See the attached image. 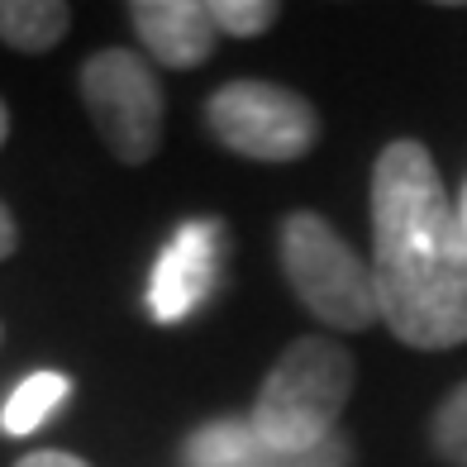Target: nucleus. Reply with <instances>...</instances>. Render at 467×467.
Masks as SVG:
<instances>
[{"instance_id":"5","label":"nucleus","mask_w":467,"mask_h":467,"mask_svg":"<svg viewBox=\"0 0 467 467\" xmlns=\"http://www.w3.org/2000/svg\"><path fill=\"white\" fill-rule=\"evenodd\" d=\"M81 100L119 162H148L162 148V87L139 53H96L81 67Z\"/></svg>"},{"instance_id":"12","label":"nucleus","mask_w":467,"mask_h":467,"mask_svg":"<svg viewBox=\"0 0 467 467\" xmlns=\"http://www.w3.org/2000/svg\"><path fill=\"white\" fill-rule=\"evenodd\" d=\"M210 15H215L220 34H234V38H258L272 29V19L282 10L272 0H210Z\"/></svg>"},{"instance_id":"1","label":"nucleus","mask_w":467,"mask_h":467,"mask_svg":"<svg viewBox=\"0 0 467 467\" xmlns=\"http://www.w3.org/2000/svg\"><path fill=\"white\" fill-rule=\"evenodd\" d=\"M377 315L410 348L467 344V263L430 148L396 139L372 167Z\"/></svg>"},{"instance_id":"9","label":"nucleus","mask_w":467,"mask_h":467,"mask_svg":"<svg viewBox=\"0 0 467 467\" xmlns=\"http://www.w3.org/2000/svg\"><path fill=\"white\" fill-rule=\"evenodd\" d=\"M72 25V10L57 0H0V38L19 53H48Z\"/></svg>"},{"instance_id":"8","label":"nucleus","mask_w":467,"mask_h":467,"mask_svg":"<svg viewBox=\"0 0 467 467\" xmlns=\"http://www.w3.org/2000/svg\"><path fill=\"white\" fill-rule=\"evenodd\" d=\"M134 34L143 53L162 67H201L220 38V25L201 0H134Z\"/></svg>"},{"instance_id":"6","label":"nucleus","mask_w":467,"mask_h":467,"mask_svg":"<svg viewBox=\"0 0 467 467\" xmlns=\"http://www.w3.org/2000/svg\"><path fill=\"white\" fill-rule=\"evenodd\" d=\"M220 272H224V224L220 220H186L153 263L148 315L158 325L191 320L215 296Z\"/></svg>"},{"instance_id":"13","label":"nucleus","mask_w":467,"mask_h":467,"mask_svg":"<svg viewBox=\"0 0 467 467\" xmlns=\"http://www.w3.org/2000/svg\"><path fill=\"white\" fill-rule=\"evenodd\" d=\"M15 467H87V462L72 458V453H57V449H38V453H29V458H19Z\"/></svg>"},{"instance_id":"11","label":"nucleus","mask_w":467,"mask_h":467,"mask_svg":"<svg viewBox=\"0 0 467 467\" xmlns=\"http://www.w3.org/2000/svg\"><path fill=\"white\" fill-rule=\"evenodd\" d=\"M430 434H434V453H439L443 462L467 467V381L434 410Z\"/></svg>"},{"instance_id":"14","label":"nucleus","mask_w":467,"mask_h":467,"mask_svg":"<svg viewBox=\"0 0 467 467\" xmlns=\"http://www.w3.org/2000/svg\"><path fill=\"white\" fill-rule=\"evenodd\" d=\"M453 234H458L462 263H467V186H462V196H458V205H453Z\"/></svg>"},{"instance_id":"16","label":"nucleus","mask_w":467,"mask_h":467,"mask_svg":"<svg viewBox=\"0 0 467 467\" xmlns=\"http://www.w3.org/2000/svg\"><path fill=\"white\" fill-rule=\"evenodd\" d=\"M5 134H10V115H5V105H0V143H5Z\"/></svg>"},{"instance_id":"10","label":"nucleus","mask_w":467,"mask_h":467,"mask_svg":"<svg viewBox=\"0 0 467 467\" xmlns=\"http://www.w3.org/2000/svg\"><path fill=\"white\" fill-rule=\"evenodd\" d=\"M72 381L62 372H34L29 381H19L15 396L5 400V410H0V430L5 434H34L38 424H44L62 400H67Z\"/></svg>"},{"instance_id":"3","label":"nucleus","mask_w":467,"mask_h":467,"mask_svg":"<svg viewBox=\"0 0 467 467\" xmlns=\"http://www.w3.org/2000/svg\"><path fill=\"white\" fill-rule=\"evenodd\" d=\"M282 272L315 320L334 329H368L377 320L372 267L315 210H296L282 220Z\"/></svg>"},{"instance_id":"7","label":"nucleus","mask_w":467,"mask_h":467,"mask_svg":"<svg viewBox=\"0 0 467 467\" xmlns=\"http://www.w3.org/2000/svg\"><path fill=\"white\" fill-rule=\"evenodd\" d=\"M182 467H353V443L334 434L310 453H282L248 420H210L186 439Z\"/></svg>"},{"instance_id":"4","label":"nucleus","mask_w":467,"mask_h":467,"mask_svg":"<svg viewBox=\"0 0 467 467\" xmlns=\"http://www.w3.org/2000/svg\"><path fill=\"white\" fill-rule=\"evenodd\" d=\"M205 124L229 153L258 162H296L320 139V115L306 96L272 81H229L205 100Z\"/></svg>"},{"instance_id":"2","label":"nucleus","mask_w":467,"mask_h":467,"mask_svg":"<svg viewBox=\"0 0 467 467\" xmlns=\"http://www.w3.org/2000/svg\"><path fill=\"white\" fill-rule=\"evenodd\" d=\"M353 396V358L334 338H296L267 372L258 400H253L248 424L272 449L282 453H310L338 434Z\"/></svg>"},{"instance_id":"15","label":"nucleus","mask_w":467,"mask_h":467,"mask_svg":"<svg viewBox=\"0 0 467 467\" xmlns=\"http://www.w3.org/2000/svg\"><path fill=\"white\" fill-rule=\"evenodd\" d=\"M15 239H19V234H15V220H10V210L0 205V258H10V253H15Z\"/></svg>"}]
</instances>
